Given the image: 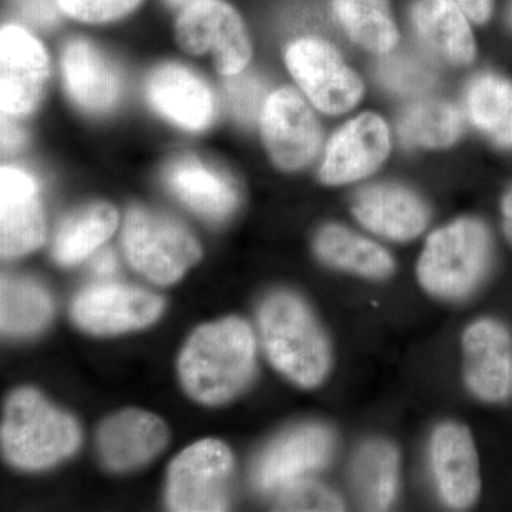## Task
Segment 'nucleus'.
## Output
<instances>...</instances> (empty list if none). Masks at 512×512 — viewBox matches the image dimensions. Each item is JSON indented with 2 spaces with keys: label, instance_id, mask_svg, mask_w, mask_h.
Instances as JSON below:
<instances>
[{
  "label": "nucleus",
  "instance_id": "36",
  "mask_svg": "<svg viewBox=\"0 0 512 512\" xmlns=\"http://www.w3.org/2000/svg\"><path fill=\"white\" fill-rule=\"evenodd\" d=\"M26 136L19 127L10 121L2 120V148L5 153H15L25 144Z\"/></svg>",
  "mask_w": 512,
  "mask_h": 512
},
{
  "label": "nucleus",
  "instance_id": "28",
  "mask_svg": "<svg viewBox=\"0 0 512 512\" xmlns=\"http://www.w3.org/2000/svg\"><path fill=\"white\" fill-rule=\"evenodd\" d=\"M52 299L35 281L3 276L0 288V323L3 333L28 336L39 332L52 316Z\"/></svg>",
  "mask_w": 512,
  "mask_h": 512
},
{
  "label": "nucleus",
  "instance_id": "19",
  "mask_svg": "<svg viewBox=\"0 0 512 512\" xmlns=\"http://www.w3.org/2000/svg\"><path fill=\"white\" fill-rule=\"evenodd\" d=\"M353 214L370 231L396 241L416 238L427 225L423 202L397 185H376L357 192Z\"/></svg>",
  "mask_w": 512,
  "mask_h": 512
},
{
  "label": "nucleus",
  "instance_id": "29",
  "mask_svg": "<svg viewBox=\"0 0 512 512\" xmlns=\"http://www.w3.org/2000/svg\"><path fill=\"white\" fill-rule=\"evenodd\" d=\"M463 119L456 106L443 100H421L404 111L400 138L409 147L444 148L456 143Z\"/></svg>",
  "mask_w": 512,
  "mask_h": 512
},
{
  "label": "nucleus",
  "instance_id": "16",
  "mask_svg": "<svg viewBox=\"0 0 512 512\" xmlns=\"http://www.w3.org/2000/svg\"><path fill=\"white\" fill-rule=\"evenodd\" d=\"M333 451V436L318 424L288 431L259 458L255 483L262 490L284 488L325 466Z\"/></svg>",
  "mask_w": 512,
  "mask_h": 512
},
{
  "label": "nucleus",
  "instance_id": "15",
  "mask_svg": "<svg viewBox=\"0 0 512 512\" xmlns=\"http://www.w3.org/2000/svg\"><path fill=\"white\" fill-rule=\"evenodd\" d=\"M431 463L441 498L453 510H466L480 495V470L467 427L444 423L431 440Z\"/></svg>",
  "mask_w": 512,
  "mask_h": 512
},
{
  "label": "nucleus",
  "instance_id": "10",
  "mask_svg": "<svg viewBox=\"0 0 512 512\" xmlns=\"http://www.w3.org/2000/svg\"><path fill=\"white\" fill-rule=\"evenodd\" d=\"M261 124L265 146L278 167L298 170L311 163L318 153L319 121L295 90H276L268 96Z\"/></svg>",
  "mask_w": 512,
  "mask_h": 512
},
{
  "label": "nucleus",
  "instance_id": "33",
  "mask_svg": "<svg viewBox=\"0 0 512 512\" xmlns=\"http://www.w3.org/2000/svg\"><path fill=\"white\" fill-rule=\"evenodd\" d=\"M143 0H59L60 9L70 18L86 23L113 22L140 6Z\"/></svg>",
  "mask_w": 512,
  "mask_h": 512
},
{
  "label": "nucleus",
  "instance_id": "39",
  "mask_svg": "<svg viewBox=\"0 0 512 512\" xmlns=\"http://www.w3.org/2000/svg\"><path fill=\"white\" fill-rule=\"evenodd\" d=\"M168 5L174 6V8L185 9L188 6L194 5V3L204 2V0H165Z\"/></svg>",
  "mask_w": 512,
  "mask_h": 512
},
{
  "label": "nucleus",
  "instance_id": "32",
  "mask_svg": "<svg viewBox=\"0 0 512 512\" xmlns=\"http://www.w3.org/2000/svg\"><path fill=\"white\" fill-rule=\"evenodd\" d=\"M227 97L229 106L235 117L245 124L255 123L264 110L266 86L259 77L252 74H235L229 76L227 84Z\"/></svg>",
  "mask_w": 512,
  "mask_h": 512
},
{
  "label": "nucleus",
  "instance_id": "35",
  "mask_svg": "<svg viewBox=\"0 0 512 512\" xmlns=\"http://www.w3.org/2000/svg\"><path fill=\"white\" fill-rule=\"evenodd\" d=\"M468 19L483 25L493 15L494 0H457Z\"/></svg>",
  "mask_w": 512,
  "mask_h": 512
},
{
  "label": "nucleus",
  "instance_id": "34",
  "mask_svg": "<svg viewBox=\"0 0 512 512\" xmlns=\"http://www.w3.org/2000/svg\"><path fill=\"white\" fill-rule=\"evenodd\" d=\"M19 3L30 20L43 26L53 25L62 12L59 0H19Z\"/></svg>",
  "mask_w": 512,
  "mask_h": 512
},
{
  "label": "nucleus",
  "instance_id": "7",
  "mask_svg": "<svg viewBox=\"0 0 512 512\" xmlns=\"http://www.w3.org/2000/svg\"><path fill=\"white\" fill-rule=\"evenodd\" d=\"M231 470V451L221 441L207 439L185 448L168 468V507L180 512L227 510Z\"/></svg>",
  "mask_w": 512,
  "mask_h": 512
},
{
  "label": "nucleus",
  "instance_id": "9",
  "mask_svg": "<svg viewBox=\"0 0 512 512\" xmlns=\"http://www.w3.org/2000/svg\"><path fill=\"white\" fill-rule=\"evenodd\" d=\"M50 67L42 43L19 26L0 32V103L3 114L26 116L45 94Z\"/></svg>",
  "mask_w": 512,
  "mask_h": 512
},
{
  "label": "nucleus",
  "instance_id": "22",
  "mask_svg": "<svg viewBox=\"0 0 512 512\" xmlns=\"http://www.w3.org/2000/svg\"><path fill=\"white\" fill-rule=\"evenodd\" d=\"M165 178L171 191L207 220H225L237 207L238 195L232 181L208 168L200 158H177L168 165Z\"/></svg>",
  "mask_w": 512,
  "mask_h": 512
},
{
  "label": "nucleus",
  "instance_id": "30",
  "mask_svg": "<svg viewBox=\"0 0 512 512\" xmlns=\"http://www.w3.org/2000/svg\"><path fill=\"white\" fill-rule=\"evenodd\" d=\"M377 79L399 96H417L429 92L436 83V73L426 60L412 53L386 57L377 66Z\"/></svg>",
  "mask_w": 512,
  "mask_h": 512
},
{
  "label": "nucleus",
  "instance_id": "14",
  "mask_svg": "<svg viewBox=\"0 0 512 512\" xmlns=\"http://www.w3.org/2000/svg\"><path fill=\"white\" fill-rule=\"evenodd\" d=\"M464 377L468 389L485 402H501L510 393V335L495 320L473 323L464 333Z\"/></svg>",
  "mask_w": 512,
  "mask_h": 512
},
{
  "label": "nucleus",
  "instance_id": "21",
  "mask_svg": "<svg viewBox=\"0 0 512 512\" xmlns=\"http://www.w3.org/2000/svg\"><path fill=\"white\" fill-rule=\"evenodd\" d=\"M62 69L67 92L82 109L103 113L119 100V74L92 43L72 40L64 47Z\"/></svg>",
  "mask_w": 512,
  "mask_h": 512
},
{
  "label": "nucleus",
  "instance_id": "20",
  "mask_svg": "<svg viewBox=\"0 0 512 512\" xmlns=\"http://www.w3.org/2000/svg\"><path fill=\"white\" fill-rule=\"evenodd\" d=\"M412 22L420 42L434 56L456 66L473 62L476 42L457 0H417Z\"/></svg>",
  "mask_w": 512,
  "mask_h": 512
},
{
  "label": "nucleus",
  "instance_id": "8",
  "mask_svg": "<svg viewBox=\"0 0 512 512\" xmlns=\"http://www.w3.org/2000/svg\"><path fill=\"white\" fill-rule=\"evenodd\" d=\"M293 79L316 109L326 114L352 110L363 96V83L338 50L319 39H301L286 52Z\"/></svg>",
  "mask_w": 512,
  "mask_h": 512
},
{
  "label": "nucleus",
  "instance_id": "18",
  "mask_svg": "<svg viewBox=\"0 0 512 512\" xmlns=\"http://www.w3.org/2000/svg\"><path fill=\"white\" fill-rule=\"evenodd\" d=\"M168 441L156 414L126 410L101 424L97 443L104 464L113 471L134 470L161 453Z\"/></svg>",
  "mask_w": 512,
  "mask_h": 512
},
{
  "label": "nucleus",
  "instance_id": "27",
  "mask_svg": "<svg viewBox=\"0 0 512 512\" xmlns=\"http://www.w3.org/2000/svg\"><path fill=\"white\" fill-rule=\"evenodd\" d=\"M117 224V211L104 202L74 212L57 231L53 256L60 265L79 264L114 234Z\"/></svg>",
  "mask_w": 512,
  "mask_h": 512
},
{
  "label": "nucleus",
  "instance_id": "31",
  "mask_svg": "<svg viewBox=\"0 0 512 512\" xmlns=\"http://www.w3.org/2000/svg\"><path fill=\"white\" fill-rule=\"evenodd\" d=\"M276 510L279 511H343L345 504L338 495L323 485L298 480L281 488Z\"/></svg>",
  "mask_w": 512,
  "mask_h": 512
},
{
  "label": "nucleus",
  "instance_id": "24",
  "mask_svg": "<svg viewBox=\"0 0 512 512\" xmlns=\"http://www.w3.org/2000/svg\"><path fill=\"white\" fill-rule=\"evenodd\" d=\"M352 480L367 510H387L396 498L399 485L396 448L382 440L363 444L353 460Z\"/></svg>",
  "mask_w": 512,
  "mask_h": 512
},
{
  "label": "nucleus",
  "instance_id": "38",
  "mask_svg": "<svg viewBox=\"0 0 512 512\" xmlns=\"http://www.w3.org/2000/svg\"><path fill=\"white\" fill-rule=\"evenodd\" d=\"M503 224L505 235L512 245V187L505 194L503 200Z\"/></svg>",
  "mask_w": 512,
  "mask_h": 512
},
{
  "label": "nucleus",
  "instance_id": "40",
  "mask_svg": "<svg viewBox=\"0 0 512 512\" xmlns=\"http://www.w3.org/2000/svg\"><path fill=\"white\" fill-rule=\"evenodd\" d=\"M508 23H510L511 28H512V2L510 5V8H508Z\"/></svg>",
  "mask_w": 512,
  "mask_h": 512
},
{
  "label": "nucleus",
  "instance_id": "3",
  "mask_svg": "<svg viewBox=\"0 0 512 512\" xmlns=\"http://www.w3.org/2000/svg\"><path fill=\"white\" fill-rule=\"evenodd\" d=\"M2 444L13 466L43 470L77 450L79 424L50 406L36 390H18L6 404Z\"/></svg>",
  "mask_w": 512,
  "mask_h": 512
},
{
  "label": "nucleus",
  "instance_id": "4",
  "mask_svg": "<svg viewBox=\"0 0 512 512\" xmlns=\"http://www.w3.org/2000/svg\"><path fill=\"white\" fill-rule=\"evenodd\" d=\"M491 259L483 222L458 220L433 232L417 265L420 285L441 299H463L480 284Z\"/></svg>",
  "mask_w": 512,
  "mask_h": 512
},
{
  "label": "nucleus",
  "instance_id": "5",
  "mask_svg": "<svg viewBox=\"0 0 512 512\" xmlns=\"http://www.w3.org/2000/svg\"><path fill=\"white\" fill-rule=\"evenodd\" d=\"M123 244L133 268L160 285L178 281L201 258L200 245L187 228L143 208L128 211Z\"/></svg>",
  "mask_w": 512,
  "mask_h": 512
},
{
  "label": "nucleus",
  "instance_id": "11",
  "mask_svg": "<svg viewBox=\"0 0 512 512\" xmlns=\"http://www.w3.org/2000/svg\"><path fill=\"white\" fill-rule=\"evenodd\" d=\"M160 296L124 285L87 288L73 302L74 322L93 335H117L150 325L163 312Z\"/></svg>",
  "mask_w": 512,
  "mask_h": 512
},
{
  "label": "nucleus",
  "instance_id": "25",
  "mask_svg": "<svg viewBox=\"0 0 512 512\" xmlns=\"http://www.w3.org/2000/svg\"><path fill=\"white\" fill-rule=\"evenodd\" d=\"M468 117L498 147L512 148V83L480 74L466 93Z\"/></svg>",
  "mask_w": 512,
  "mask_h": 512
},
{
  "label": "nucleus",
  "instance_id": "17",
  "mask_svg": "<svg viewBox=\"0 0 512 512\" xmlns=\"http://www.w3.org/2000/svg\"><path fill=\"white\" fill-rule=\"evenodd\" d=\"M148 97L158 113L187 130H204L215 116L208 84L181 64L157 67L148 80Z\"/></svg>",
  "mask_w": 512,
  "mask_h": 512
},
{
  "label": "nucleus",
  "instance_id": "26",
  "mask_svg": "<svg viewBox=\"0 0 512 512\" xmlns=\"http://www.w3.org/2000/svg\"><path fill=\"white\" fill-rule=\"evenodd\" d=\"M333 13L350 39L376 55H387L399 43L389 0H333Z\"/></svg>",
  "mask_w": 512,
  "mask_h": 512
},
{
  "label": "nucleus",
  "instance_id": "1",
  "mask_svg": "<svg viewBox=\"0 0 512 512\" xmlns=\"http://www.w3.org/2000/svg\"><path fill=\"white\" fill-rule=\"evenodd\" d=\"M254 367V333L238 318L195 330L178 360L184 389L192 399L211 406L229 402L244 390Z\"/></svg>",
  "mask_w": 512,
  "mask_h": 512
},
{
  "label": "nucleus",
  "instance_id": "13",
  "mask_svg": "<svg viewBox=\"0 0 512 512\" xmlns=\"http://www.w3.org/2000/svg\"><path fill=\"white\" fill-rule=\"evenodd\" d=\"M46 228L39 190L33 178L19 168L0 171V252L18 258L45 241Z\"/></svg>",
  "mask_w": 512,
  "mask_h": 512
},
{
  "label": "nucleus",
  "instance_id": "12",
  "mask_svg": "<svg viewBox=\"0 0 512 512\" xmlns=\"http://www.w3.org/2000/svg\"><path fill=\"white\" fill-rule=\"evenodd\" d=\"M390 151L387 124L377 114L350 120L330 140L320 167V180L329 185L353 183L372 174Z\"/></svg>",
  "mask_w": 512,
  "mask_h": 512
},
{
  "label": "nucleus",
  "instance_id": "37",
  "mask_svg": "<svg viewBox=\"0 0 512 512\" xmlns=\"http://www.w3.org/2000/svg\"><path fill=\"white\" fill-rule=\"evenodd\" d=\"M93 271L100 276H111L116 272V256L109 249L99 252L92 262Z\"/></svg>",
  "mask_w": 512,
  "mask_h": 512
},
{
  "label": "nucleus",
  "instance_id": "23",
  "mask_svg": "<svg viewBox=\"0 0 512 512\" xmlns=\"http://www.w3.org/2000/svg\"><path fill=\"white\" fill-rule=\"evenodd\" d=\"M315 249L326 264L366 278L383 279L394 269L386 249L339 225L323 228L316 237Z\"/></svg>",
  "mask_w": 512,
  "mask_h": 512
},
{
  "label": "nucleus",
  "instance_id": "2",
  "mask_svg": "<svg viewBox=\"0 0 512 512\" xmlns=\"http://www.w3.org/2000/svg\"><path fill=\"white\" fill-rule=\"evenodd\" d=\"M262 342L272 365L299 386L312 389L330 367V349L318 320L291 293H275L259 313Z\"/></svg>",
  "mask_w": 512,
  "mask_h": 512
},
{
  "label": "nucleus",
  "instance_id": "6",
  "mask_svg": "<svg viewBox=\"0 0 512 512\" xmlns=\"http://www.w3.org/2000/svg\"><path fill=\"white\" fill-rule=\"evenodd\" d=\"M181 49L191 55L214 53L215 66L224 76H235L252 56L244 20L237 10L220 0H204L183 9L175 23Z\"/></svg>",
  "mask_w": 512,
  "mask_h": 512
}]
</instances>
